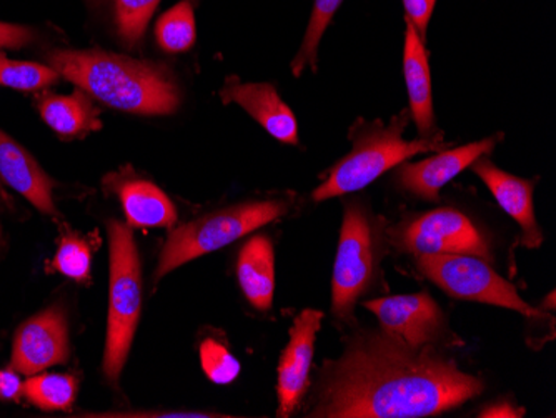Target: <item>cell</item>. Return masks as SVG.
<instances>
[{
  "instance_id": "obj_1",
  "label": "cell",
  "mask_w": 556,
  "mask_h": 418,
  "mask_svg": "<svg viewBox=\"0 0 556 418\" xmlns=\"http://www.w3.org/2000/svg\"><path fill=\"white\" fill-rule=\"evenodd\" d=\"M482 390V380L462 372L432 345L408 347L383 330L358 333L342 357L325 365L311 417H432Z\"/></svg>"
},
{
  "instance_id": "obj_2",
  "label": "cell",
  "mask_w": 556,
  "mask_h": 418,
  "mask_svg": "<svg viewBox=\"0 0 556 418\" xmlns=\"http://www.w3.org/2000/svg\"><path fill=\"white\" fill-rule=\"evenodd\" d=\"M47 61L61 77L117 111L168 115L179 109V87L165 67L154 62L112 52L67 49L50 52Z\"/></svg>"
},
{
  "instance_id": "obj_3",
  "label": "cell",
  "mask_w": 556,
  "mask_h": 418,
  "mask_svg": "<svg viewBox=\"0 0 556 418\" xmlns=\"http://www.w3.org/2000/svg\"><path fill=\"white\" fill-rule=\"evenodd\" d=\"M407 126L405 114L393 118L389 126L375 124L368 129L353 134V149L346 157L330 172L328 179L314 192L315 202H324L332 197L357 192L370 186L374 180L395 165L428 151H439L442 136L424 137L418 140L403 139Z\"/></svg>"
},
{
  "instance_id": "obj_4",
  "label": "cell",
  "mask_w": 556,
  "mask_h": 418,
  "mask_svg": "<svg viewBox=\"0 0 556 418\" xmlns=\"http://www.w3.org/2000/svg\"><path fill=\"white\" fill-rule=\"evenodd\" d=\"M111 240V287H109L108 337L104 376L117 383L132 347L142 311V277L136 240L129 224L109 223Z\"/></svg>"
},
{
  "instance_id": "obj_5",
  "label": "cell",
  "mask_w": 556,
  "mask_h": 418,
  "mask_svg": "<svg viewBox=\"0 0 556 418\" xmlns=\"http://www.w3.org/2000/svg\"><path fill=\"white\" fill-rule=\"evenodd\" d=\"M289 211L283 201L247 202L195 218L172 230L159 257L155 282L180 265L230 245L247 233L274 223Z\"/></svg>"
},
{
  "instance_id": "obj_6",
  "label": "cell",
  "mask_w": 556,
  "mask_h": 418,
  "mask_svg": "<svg viewBox=\"0 0 556 418\" xmlns=\"http://www.w3.org/2000/svg\"><path fill=\"white\" fill-rule=\"evenodd\" d=\"M377 227L362 205L345 207L332 279V312L350 320L358 299L370 289L378 267Z\"/></svg>"
},
{
  "instance_id": "obj_7",
  "label": "cell",
  "mask_w": 556,
  "mask_h": 418,
  "mask_svg": "<svg viewBox=\"0 0 556 418\" xmlns=\"http://www.w3.org/2000/svg\"><path fill=\"white\" fill-rule=\"evenodd\" d=\"M418 270L450 297L510 308L528 317L542 312L530 307L508 280L500 277L489 262L475 255L446 254L417 257Z\"/></svg>"
},
{
  "instance_id": "obj_8",
  "label": "cell",
  "mask_w": 556,
  "mask_h": 418,
  "mask_svg": "<svg viewBox=\"0 0 556 418\" xmlns=\"http://www.w3.org/2000/svg\"><path fill=\"white\" fill-rule=\"evenodd\" d=\"M393 248L403 254L417 255H475L492 262L489 243L478 232L470 218L455 208H437L418 217L408 218L389 232Z\"/></svg>"
},
{
  "instance_id": "obj_9",
  "label": "cell",
  "mask_w": 556,
  "mask_h": 418,
  "mask_svg": "<svg viewBox=\"0 0 556 418\" xmlns=\"http://www.w3.org/2000/svg\"><path fill=\"white\" fill-rule=\"evenodd\" d=\"M380 320L383 332L408 347L421 349L442 339L443 320L439 304L427 292L393 295L364 304Z\"/></svg>"
},
{
  "instance_id": "obj_10",
  "label": "cell",
  "mask_w": 556,
  "mask_h": 418,
  "mask_svg": "<svg viewBox=\"0 0 556 418\" xmlns=\"http://www.w3.org/2000/svg\"><path fill=\"white\" fill-rule=\"evenodd\" d=\"M67 358L68 329L62 308H49L18 327L11 362L15 372L36 376Z\"/></svg>"
},
{
  "instance_id": "obj_11",
  "label": "cell",
  "mask_w": 556,
  "mask_h": 418,
  "mask_svg": "<svg viewBox=\"0 0 556 418\" xmlns=\"http://www.w3.org/2000/svg\"><path fill=\"white\" fill-rule=\"evenodd\" d=\"M321 318L324 314L320 311L307 308L295 318L290 329L289 345L278 364V417H290L307 392Z\"/></svg>"
},
{
  "instance_id": "obj_12",
  "label": "cell",
  "mask_w": 556,
  "mask_h": 418,
  "mask_svg": "<svg viewBox=\"0 0 556 418\" xmlns=\"http://www.w3.org/2000/svg\"><path fill=\"white\" fill-rule=\"evenodd\" d=\"M495 143V137H489L480 142L440 152L435 157L417 162V164H403L396 174L400 186L425 201L439 202L443 186L455 179L465 168L470 167L477 159L492 152Z\"/></svg>"
},
{
  "instance_id": "obj_13",
  "label": "cell",
  "mask_w": 556,
  "mask_h": 418,
  "mask_svg": "<svg viewBox=\"0 0 556 418\" xmlns=\"http://www.w3.org/2000/svg\"><path fill=\"white\" fill-rule=\"evenodd\" d=\"M475 174L489 187L500 207L517 220L523 230L521 243L525 248L536 249L543 242V233L536 224L535 207H533L532 180L520 179L508 172L500 170L490 159L480 157L471 164Z\"/></svg>"
},
{
  "instance_id": "obj_14",
  "label": "cell",
  "mask_w": 556,
  "mask_h": 418,
  "mask_svg": "<svg viewBox=\"0 0 556 418\" xmlns=\"http://www.w3.org/2000/svg\"><path fill=\"white\" fill-rule=\"evenodd\" d=\"M225 104L236 102L245 109L255 121L280 142L296 145L299 143V126L289 105L278 96L270 84H242L229 80L222 90Z\"/></svg>"
},
{
  "instance_id": "obj_15",
  "label": "cell",
  "mask_w": 556,
  "mask_h": 418,
  "mask_svg": "<svg viewBox=\"0 0 556 418\" xmlns=\"http://www.w3.org/2000/svg\"><path fill=\"white\" fill-rule=\"evenodd\" d=\"M0 177L9 187L25 197L37 211L58 217L54 182L37 164L36 159L0 130Z\"/></svg>"
},
{
  "instance_id": "obj_16",
  "label": "cell",
  "mask_w": 556,
  "mask_h": 418,
  "mask_svg": "<svg viewBox=\"0 0 556 418\" xmlns=\"http://www.w3.org/2000/svg\"><path fill=\"white\" fill-rule=\"evenodd\" d=\"M37 109L47 126L62 139H79L102 129L99 109L84 90H75L71 96L39 93Z\"/></svg>"
},
{
  "instance_id": "obj_17",
  "label": "cell",
  "mask_w": 556,
  "mask_h": 418,
  "mask_svg": "<svg viewBox=\"0 0 556 418\" xmlns=\"http://www.w3.org/2000/svg\"><path fill=\"white\" fill-rule=\"evenodd\" d=\"M403 71L407 80L410 112L415 126L421 136L428 137L435 124L433 115L432 77L424 39L408 22L405 33V51H403Z\"/></svg>"
},
{
  "instance_id": "obj_18",
  "label": "cell",
  "mask_w": 556,
  "mask_h": 418,
  "mask_svg": "<svg viewBox=\"0 0 556 418\" xmlns=\"http://www.w3.org/2000/svg\"><path fill=\"white\" fill-rule=\"evenodd\" d=\"M237 277L247 301L258 311H270L275 290V252L270 239L257 236L240 251Z\"/></svg>"
},
{
  "instance_id": "obj_19",
  "label": "cell",
  "mask_w": 556,
  "mask_h": 418,
  "mask_svg": "<svg viewBox=\"0 0 556 418\" xmlns=\"http://www.w3.org/2000/svg\"><path fill=\"white\" fill-rule=\"evenodd\" d=\"M122 207L130 227H172L177 223V211L170 199L154 183L143 179H125L115 183Z\"/></svg>"
},
{
  "instance_id": "obj_20",
  "label": "cell",
  "mask_w": 556,
  "mask_h": 418,
  "mask_svg": "<svg viewBox=\"0 0 556 418\" xmlns=\"http://www.w3.org/2000/svg\"><path fill=\"white\" fill-rule=\"evenodd\" d=\"M79 382L65 373H36L22 383V395L42 410H71Z\"/></svg>"
},
{
  "instance_id": "obj_21",
  "label": "cell",
  "mask_w": 556,
  "mask_h": 418,
  "mask_svg": "<svg viewBox=\"0 0 556 418\" xmlns=\"http://www.w3.org/2000/svg\"><path fill=\"white\" fill-rule=\"evenodd\" d=\"M155 37L162 51L167 54H180L192 49L197 37L192 2L180 0L175 8L168 9L159 18Z\"/></svg>"
},
{
  "instance_id": "obj_22",
  "label": "cell",
  "mask_w": 556,
  "mask_h": 418,
  "mask_svg": "<svg viewBox=\"0 0 556 418\" xmlns=\"http://www.w3.org/2000/svg\"><path fill=\"white\" fill-rule=\"evenodd\" d=\"M61 79L55 68L36 62L11 61L0 52V86L22 90V92H39L54 86Z\"/></svg>"
},
{
  "instance_id": "obj_23",
  "label": "cell",
  "mask_w": 556,
  "mask_h": 418,
  "mask_svg": "<svg viewBox=\"0 0 556 418\" xmlns=\"http://www.w3.org/2000/svg\"><path fill=\"white\" fill-rule=\"evenodd\" d=\"M342 2L343 0H315L307 33L303 37V43L295 61L292 62L293 76L299 77L307 67H312V71L317 68V52L321 37H324L328 24L332 22L333 15L337 14Z\"/></svg>"
},
{
  "instance_id": "obj_24",
  "label": "cell",
  "mask_w": 556,
  "mask_h": 418,
  "mask_svg": "<svg viewBox=\"0 0 556 418\" xmlns=\"http://www.w3.org/2000/svg\"><path fill=\"white\" fill-rule=\"evenodd\" d=\"M159 2L161 0H112L115 27L125 46L137 47L142 42L147 24L154 15Z\"/></svg>"
},
{
  "instance_id": "obj_25",
  "label": "cell",
  "mask_w": 556,
  "mask_h": 418,
  "mask_svg": "<svg viewBox=\"0 0 556 418\" xmlns=\"http://www.w3.org/2000/svg\"><path fill=\"white\" fill-rule=\"evenodd\" d=\"M90 262H92V255H90L89 245L79 237L65 236L59 245L54 261L50 262V268L75 282H89Z\"/></svg>"
},
{
  "instance_id": "obj_26",
  "label": "cell",
  "mask_w": 556,
  "mask_h": 418,
  "mask_svg": "<svg viewBox=\"0 0 556 418\" xmlns=\"http://www.w3.org/2000/svg\"><path fill=\"white\" fill-rule=\"evenodd\" d=\"M200 362L212 382L218 385L233 382L239 376L240 364L229 349L214 339H205L200 345Z\"/></svg>"
},
{
  "instance_id": "obj_27",
  "label": "cell",
  "mask_w": 556,
  "mask_h": 418,
  "mask_svg": "<svg viewBox=\"0 0 556 418\" xmlns=\"http://www.w3.org/2000/svg\"><path fill=\"white\" fill-rule=\"evenodd\" d=\"M435 4L437 0H403L408 22L417 29L421 39H425V36H427L428 22L432 18Z\"/></svg>"
},
{
  "instance_id": "obj_28",
  "label": "cell",
  "mask_w": 556,
  "mask_h": 418,
  "mask_svg": "<svg viewBox=\"0 0 556 418\" xmlns=\"http://www.w3.org/2000/svg\"><path fill=\"white\" fill-rule=\"evenodd\" d=\"M36 40V33L30 27L0 22V49H22Z\"/></svg>"
},
{
  "instance_id": "obj_29",
  "label": "cell",
  "mask_w": 556,
  "mask_h": 418,
  "mask_svg": "<svg viewBox=\"0 0 556 418\" xmlns=\"http://www.w3.org/2000/svg\"><path fill=\"white\" fill-rule=\"evenodd\" d=\"M22 395V382L14 368L0 370V398L17 402Z\"/></svg>"
},
{
  "instance_id": "obj_30",
  "label": "cell",
  "mask_w": 556,
  "mask_h": 418,
  "mask_svg": "<svg viewBox=\"0 0 556 418\" xmlns=\"http://www.w3.org/2000/svg\"><path fill=\"white\" fill-rule=\"evenodd\" d=\"M521 414H523V410H520V408H515L508 402H502V404L485 408L482 411V417H523Z\"/></svg>"
}]
</instances>
